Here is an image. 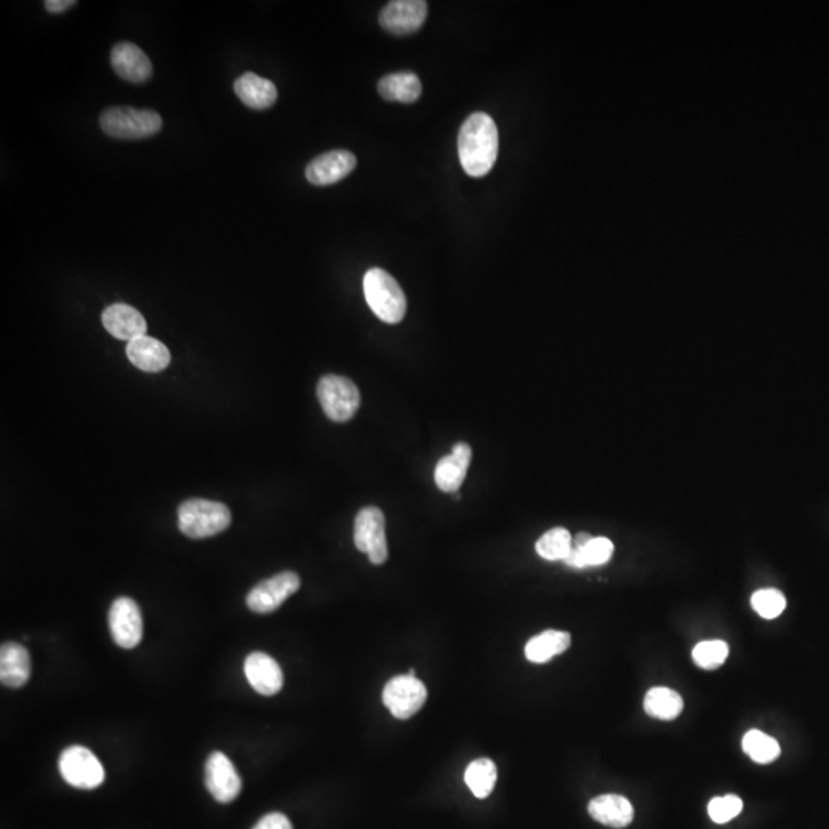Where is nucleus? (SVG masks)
<instances>
[{"label": "nucleus", "instance_id": "obj_30", "mask_svg": "<svg viewBox=\"0 0 829 829\" xmlns=\"http://www.w3.org/2000/svg\"><path fill=\"white\" fill-rule=\"evenodd\" d=\"M728 644L724 641H705L693 650V661L702 670H717L728 658Z\"/></svg>", "mask_w": 829, "mask_h": 829}, {"label": "nucleus", "instance_id": "obj_4", "mask_svg": "<svg viewBox=\"0 0 829 829\" xmlns=\"http://www.w3.org/2000/svg\"><path fill=\"white\" fill-rule=\"evenodd\" d=\"M231 510L209 499H188L179 507V529L192 539L211 538L231 526Z\"/></svg>", "mask_w": 829, "mask_h": 829}, {"label": "nucleus", "instance_id": "obj_17", "mask_svg": "<svg viewBox=\"0 0 829 829\" xmlns=\"http://www.w3.org/2000/svg\"><path fill=\"white\" fill-rule=\"evenodd\" d=\"M472 461V449L469 444L458 443L452 453L444 456L435 467V483L438 489L446 493L458 492L466 479Z\"/></svg>", "mask_w": 829, "mask_h": 829}, {"label": "nucleus", "instance_id": "obj_5", "mask_svg": "<svg viewBox=\"0 0 829 829\" xmlns=\"http://www.w3.org/2000/svg\"><path fill=\"white\" fill-rule=\"evenodd\" d=\"M318 400L327 418L335 423L352 420L360 407V390L354 381L340 375H326L317 386Z\"/></svg>", "mask_w": 829, "mask_h": 829}, {"label": "nucleus", "instance_id": "obj_6", "mask_svg": "<svg viewBox=\"0 0 829 829\" xmlns=\"http://www.w3.org/2000/svg\"><path fill=\"white\" fill-rule=\"evenodd\" d=\"M59 770L63 780L79 790H94L105 782V770L96 754L80 745L60 754Z\"/></svg>", "mask_w": 829, "mask_h": 829}, {"label": "nucleus", "instance_id": "obj_28", "mask_svg": "<svg viewBox=\"0 0 829 829\" xmlns=\"http://www.w3.org/2000/svg\"><path fill=\"white\" fill-rule=\"evenodd\" d=\"M572 539L569 530L556 527L538 539L536 553L547 561H565L572 550Z\"/></svg>", "mask_w": 829, "mask_h": 829}, {"label": "nucleus", "instance_id": "obj_24", "mask_svg": "<svg viewBox=\"0 0 829 829\" xmlns=\"http://www.w3.org/2000/svg\"><path fill=\"white\" fill-rule=\"evenodd\" d=\"M644 710L654 719L673 721L684 710V699L671 688L654 687L645 694Z\"/></svg>", "mask_w": 829, "mask_h": 829}, {"label": "nucleus", "instance_id": "obj_14", "mask_svg": "<svg viewBox=\"0 0 829 829\" xmlns=\"http://www.w3.org/2000/svg\"><path fill=\"white\" fill-rule=\"evenodd\" d=\"M245 674L251 687L261 696H275L285 682L278 662L261 651H254L246 658Z\"/></svg>", "mask_w": 829, "mask_h": 829}, {"label": "nucleus", "instance_id": "obj_22", "mask_svg": "<svg viewBox=\"0 0 829 829\" xmlns=\"http://www.w3.org/2000/svg\"><path fill=\"white\" fill-rule=\"evenodd\" d=\"M421 91H423V86H421L420 77L410 71L389 74L378 83V93L389 102H417Z\"/></svg>", "mask_w": 829, "mask_h": 829}, {"label": "nucleus", "instance_id": "obj_2", "mask_svg": "<svg viewBox=\"0 0 829 829\" xmlns=\"http://www.w3.org/2000/svg\"><path fill=\"white\" fill-rule=\"evenodd\" d=\"M363 289L369 308L381 321L397 324L404 320L406 295L389 272L380 268L369 269L363 278Z\"/></svg>", "mask_w": 829, "mask_h": 829}, {"label": "nucleus", "instance_id": "obj_29", "mask_svg": "<svg viewBox=\"0 0 829 829\" xmlns=\"http://www.w3.org/2000/svg\"><path fill=\"white\" fill-rule=\"evenodd\" d=\"M751 607L763 619H776L787 608V599L776 588H763L751 596Z\"/></svg>", "mask_w": 829, "mask_h": 829}, {"label": "nucleus", "instance_id": "obj_21", "mask_svg": "<svg viewBox=\"0 0 829 829\" xmlns=\"http://www.w3.org/2000/svg\"><path fill=\"white\" fill-rule=\"evenodd\" d=\"M238 99L252 109H268L277 102V86L271 80L263 79L255 73H245L234 83Z\"/></svg>", "mask_w": 829, "mask_h": 829}, {"label": "nucleus", "instance_id": "obj_20", "mask_svg": "<svg viewBox=\"0 0 829 829\" xmlns=\"http://www.w3.org/2000/svg\"><path fill=\"white\" fill-rule=\"evenodd\" d=\"M588 813L596 822L618 829L630 825L635 817V810L630 800L618 794L595 797L588 805Z\"/></svg>", "mask_w": 829, "mask_h": 829}, {"label": "nucleus", "instance_id": "obj_10", "mask_svg": "<svg viewBox=\"0 0 829 829\" xmlns=\"http://www.w3.org/2000/svg\"><path fill=\"white\" fill-rule=\"evenodd\" d=\"M108 624L111 636L119 647L131 650L142 642V612L134 599L117 598L109 608Z\"/></svg>", "mask_w": 829, "mask_h": 829}, {"label": "nucleus", "instance_id": "obj_27", "mask_svg": "<svg viewBox=\"0 0 829 829\" xmlns=\"http://www.w3.org/2000/svg\"><path fill=\"white\" fill-rule=\"evenodd\" d=\"M745 754L760 765L774 762L780 756V745L774 737L762 733L760 730L748 731L742 740Z\"/></svg>", "mask_w": 829, "mask_h": 829}, {"label": "nucleus", "instance_id": "obj_18", "mask_svg": "<svg viewBox=\"0 0 829 829\" xmlns=\"http://www.w3.org/2000/svg\"><path fill=\"white\" fill-rule=\"evenodd\" d=\"M31 676V658L27 648L17 642H5L0 650V681L5 687H24Z\"/></svg>", "mask_w": 829, "mask_h": 829}, {"label": "nucleus", "instance_id": "obj_25", "mask_svg": "<svg viewBox=\"0 0 829 829\" xmlns=\"http://www.w3.org/2000/svg\"><path fill=\"white\" fill-rule=\"evenodd\" d=\"M613 552H615L613 542L604 536H599V538L590 539L581 549L570 550L564 562L573 569L599 567L612 559Z\"/></svg>", "mask_w": 829, "mask_h": 829}, {"label": "nucleus", "instance_id": "obj_15", "mask_svg": "<svg viewBox=\"0 0 829 829\" xmlns=\"http://www.w3.org/2000/svg\"><path fill=\"white\" fill-rule=\"evenodd\" d=\"M114 73L126 82L145 83L151 79L152 63L136 43L120 42L111 50Z\"/></svg>", "mask_w": 829, "mask_h": 829}, {"label": "nucleus", "instance_id": "obj_16", "mask_svg": "<svg viewBox=\"0 0 829 829\" xmlns=\"http://www.w3.org/2000/svg\"><path fill=\"white\" fill-rule=\"evenodd\" d=\"M102 323L106 331L119 340L133 341L148 331L145 317L129 304H111L103 311Z\"/></svg>", "mask_w": 829, "mask_h": 829}, {"label": "nucleus", "instance_id": "obj_3", "mask_svg": "<svg viewBox=\"0 0 829 829\" xmlns=\"http://www.w3.org/2000/svg\"><path fill=\"white\" fill-rule=\"evenodd\" d=\"M162 117L152 109L113 106L100 116V128L109 137L119 140H140L154 136L162 129Z\"/></svg>", "mask_w": 829, "mask_h": 829}, {"label": "nucleus", "instance_id": "obj_11", "mask_svg": "<svg viewBox=\"0 0 829 829\" xmlns=\"http://www.w3.org/2000/svg\"><path fill=\"white\" fill-rule=\"evenodd\" d=\"M205 783L217 802L229 803L242 793V779L228 756L214 751L206 760Z\"/></svg>", "mask_w": 829, "mask_h": 829}, {"label": "nucleus", "instance_id": "obj_33", "mask_svg": "<svg viewBox=\"0 0 829 829\" xmlns=\"http://www.w3.org/2000/svg\"><path fill=\"white\" fill-rule=\"evenodd\" d=\"M76 5L77 2H74V0H47V2H45V8H47V11L54 14L68 11L70 8L76 7Z\"/></svg>", "mask_w": 829, "mask_h": 829}, {"label": "nucleus", "instance_id": "obj_8", "mask_svg": "<svg viewBox=\"0 0 829 829\" xmlns=\"http://www.w3.org/2000/svg\"><path fill=\"white\" fill-rule=\"evenodd\" d=\"M427 701V688L420 679L400 674L387 682L383 702L392 716L406 721L415 716Z\"/></svg>", "mask_w": 829, "mask_h": 829}, {"label": "nucleus", "instance_id": "obj_19", "mask_svg": "<svg viewBox=\"0 0 829 829\" xmlns=\"http://www.w3.org/2000/svg\"><path fill=\"white\" fill-rule=\"evenodd\" d=\"M126 357L143 372H160L171 363L168 347L162 341L148 335L129 341L126 346Z\"/></svg>", "mask_w": 829, "mask_h": 829}, {"label": "nucleus", "instance_id": "obj_9", "mask_svg": "<svg viewBox=\"0 0 829 829\" xmlns=\"http://www.w3.org/2000/svg\"><path fill=\"white\" fill-rule=\"evenodd\" d=\"M300 576L294 572H281L266 581L255 585L246 598L249 610L258 615H269L285 604L294 593L298 592Z\"/></svg>", "mask_w": 829, "mask_h": 829}, {"label": "nucleus", "instance_id": "obj_13", "mask_svg": "<svg viewBox=\"0 0 829 829\" xmlns=\"http://www.w3.org/2000/svg\"><path fill=\"white\" fill-rule=\"evenodd\" d=\"M357 166V157L349 151L324 152L306 168V179L315 186L334 185L346 179Z\"/></svg>", "mask_w": 829, "mask_h": 829}, {"label": "nucleus", "instance_id": "obj_7", "mask_svg": "<svg viewBox=\"0 0 829 829\" xmlns=\"http://www.w3.org/2000/svg\"><path fill=\"white\" fill-rule=\"evenodd\" d=\"M355 547L369 556L374 565H381L389 558L386 539V518L378 507H364L355 518Z\"/></svg>", "mask_w": 829, "mask_h": 829}, {"label": "nucleus", "instance_id": "obj_12", "mask_svg": "<svg viewBox=\"0 0 829 829\" xmlns=\"http://www.w3.org/2000/svg\"><path fill=\"white\" fill-rule=\"evenodd\" d=\"M427 17V4L423 0H394L380 13V25L387 33L406 36L417 33Z\"/></svg>", "mask_w": 829, "mask_h": 829}, {"label": "nucleus", "instance_id": "obj_1", "mask_svg": "<svg viewBox=\"0 0 829 829\" xmlns=\"http://www.w3.org/2000/svg\"><path fill=\"white\" fill-rule=\"evenodd\" d=\"M498 149V128L492 117L472 114L458 134V154L464 171L475 179L487 176L495 165Z\"/></svg>", "mask_w": 829, "mask_h": 829}, {"label": "nucleus", "instance_id": "obj_32", "mask_svg": "<svg viewBox=\"0 0 829 829\" xmlns=\"http://www.w3.org/2000/svg\"><path fill=\"white\" fill-rule=\"evenodd\" d=\"M252 829H294L285 814L271 813L263 817Z\"/></svg>", "mask_w": 829, "mask_h": 829}, {"label": "nucleus", "instance_id": "obj_31", "mask_svg": "<svg viewBox=\"0 0 829 829\" xmlns=\"http://www.w3.org/2000/svg\"><path fill=\"white\" fill-rule=\"evenodd\" d=\"M742 810H744V802H742L740 797L734 796V794H728V796L724 797H714L708 803V816L717 825H724V823L736 819L742 813Z\"/></svg>", "mask_w": 829, "mask_h": 829}, {"label": "nucleus", "instance_id": "obj_26", "mask_svg": "<svg viewBox=\"0 0 829 829\" xmlns=\"http://www.w3.org/2000/svg\"><path fill=\"white\" fill-rule=\"evenodd\" d=\"M496 779H498L496 765L493 760L486 759V757L473 760L467 767L466 774H464L467 787L478 799H486L492 794Z\"/></svg>", "mask_w": 829, "mask_h": 829}, {"label": "nucleus", "instance_id": "obj_23", "mask_svg": "<svg viewBox=\"0 0 829 829\" xmlns=\"http://www.w3.org/2000/svg\"><path fill=\"white\" fill-rule=\"evenodd\" d=\"M572 644V636L567 631L547 630L541 635L533 636L526 645V658L533 664H545L558 654L564 653Z\"/></svg>", "mask_w": 829, "mask_h": 829}]
</instances>
